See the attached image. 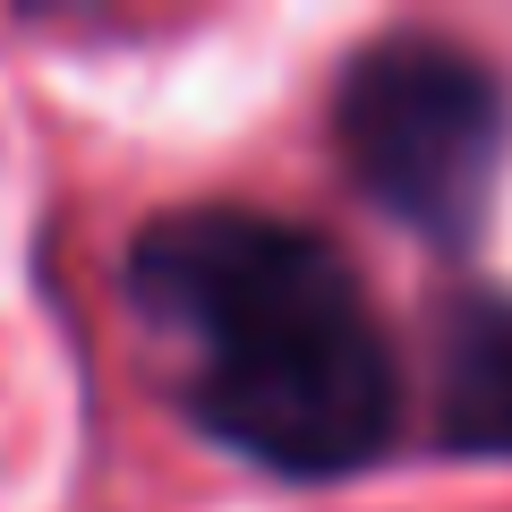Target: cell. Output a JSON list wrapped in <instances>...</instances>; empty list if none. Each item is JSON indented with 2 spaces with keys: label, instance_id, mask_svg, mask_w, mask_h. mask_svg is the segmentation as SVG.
Returning a JSON list of instances; mask_svg holds the SVG:
<instances>
[{
  "label": "cell",
  "instance_id": "obj_2",
  "mask_svg": "<svg viewBox=\"0 0 512 512\" xmlns=\"http://www.w3.org/2000/svg\"><path fill=\"white\" fill-rule=\"evenodd\" d=\"M333 137H342L350 180L384 214L436 239H470L504 180L512 111L487 60L436 35H393L350 60L342 94H333Z\"/></svg>",
  "mask_w": 512,
  "mask_h": 512
},
{
  "label": "cell",
  "instance_id": "obj_1",
  "mask_svg": "<svg viewBox=\"0 0 512 512\" xmlns=\"http://www.w3.org/2000/svg\"><path fill=\"white\" fill-rule=\"evenodd\" d=\"M128 291L197 350L188 410L231 453L291 478H342L393 436L384 342L350 265L316 231L248 205H188L137 239Z\"/></svg>",
  "mask_w": 512,
  "mask_h": 512
},
{
  "label": "cell",
  "instance_id": "obj_3",
  "mask_svg": "<svg viewBox=\"0 0 512 512\" xmlns=\"http://www.w3.org/2000/svg\"><path fill=\"white\" fill-rule=\"evenodd\" d=\"M444 436L512 461V325H470L444 367Z\"/></svg>",
  "mask_w": 512,
  "mask_h": 512
}]
</instances>
